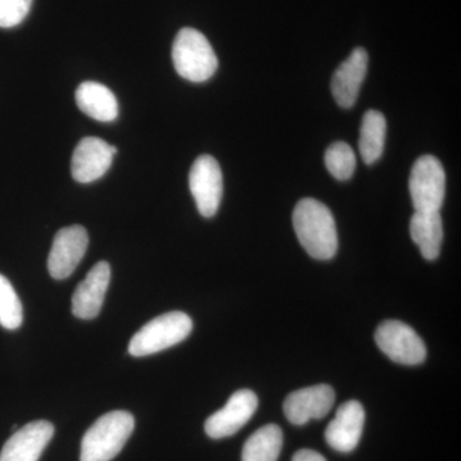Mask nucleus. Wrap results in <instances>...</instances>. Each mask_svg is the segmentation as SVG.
<instances>
[{
	"label": "nucleus",
	"instance_id": "1",
	"mask_svg": "<svg viewBox=\"0 0 461 461\" xmlns=\"http://www.w3.org/2000/svg\"><path fill=\"white\" fill-rule=\"evenodd\" d=\"M293 222L297 239L309 256L318 260H329L336 256L338 230L327 205L312 198L300 200L294 209Z\"/></svg>",
	"mask_w": 461,
	"mask_h": 461
},
{
	"label": "nucleus",
	"instance_id": "2",
	"mask_svg": "<svg viewBox=\"0 0 461 461\" xmlns=\"http://www.w3.org/2000/svg\"><path fill=\"white\" fill-rule=\"evenodd\" d=\"M135 429L131 412L114 411L100 417L85 433L81 461H111L122 451Z\"/></svg>",
	"mask_w": 461,
	"mask_h": 461
},
{
	"label": "nucleus",
	"instance_id": "3",
	"mask_svg": "<svg viewBox=\"0 0 461 461\" xmlns=\"http://www.w3.org/2000/svg\"><path fill=\"white\" fill-rule=\"evenodd\" d=\"M172 59L176 72L191 83H204L218 68V58L211 42L191 27H185L176 36Z\"/></svg>",
	"mask_w": 461,
	"mask_h": 461
},
{
	"label": "nucleus",
	"instance_id": "4",
	"mask_svg": "<svg viewBox=\"0 0 461 461\" xmlns=\"http://www.w3.org/2000/svg\"><path fill=\"white\" fill-rule=\"evenodd\" d=\"M193 330V321L182 312H169L145 324L129 345L132 357H141L159 353L180 344Z\"/></svg>",
	"mask_w": 461,
	"mask_h": 461
},
{
	"label": "nucleus",
	"instance_id": "5",
	"mask_svg": "<svg viewBox=\"0 0 461 461\" xmlns=\"http://www.w3.org/2000/svg\"><path fill=\"white\" fill-rule=\"evenodd\" d=\"M409 191L415 212H439L445 200L446 173L436 157L423 156L414 163Z\"/></svg>",
	"mask_w": 461,
	"mask_h": 461
},
{
	"label": "nucleus",
	"instance_id": "6",
	"mask_svg": "<svg viewBox=\"0 0 461 461\" xmlns=\"http://www.w3.org/2000/svg\"><path fill=\"white\" fill-rule=\"evenodd\" d=\"M378 348L393 362L402 366H418L426 360L427 348L423 339L408 324L400 321H386L375 330Z\"/></svg>",
	"mask_w": 461,
	"mask_h": 461
},
{
	"label": "nucleus",
	"instance_id": "7",
	"mask_svg": "<svg viewBox=\"0 0 461 461\" xmlns=\"http://www.w3.org/2000/svg\"><path fill=\"white\" fill-rule=\"evenodd\" d=\"M189 185L199 213L205 218L214 217L223 195L222 169L217 160L200 156L191 167Z\"/></svg>",
	"mask_w": 461,
	"mask_h": 461
},
{
	"label": "nucleus",
	"instance_id": "8",
	"mask_svg": "<svg viewBox=\"0 0 461 461\" xmlns=\"http://www.w3.org/2000/svg\"><path fill=\"white\" fill-rule=\"evenodd\" d=\"M89 245L87 230L83 226L65 227L57 232L50 258L48 271L54 280H66L81 263Z\"/></svg>",
	"mask_w": 461,
	"mask_h": 461
},
{
	"label": "nucleus",
	"instance_id": "9",
	"mask_svg": "<svg viewBox=\"0 0 461 461\" xmlns=\"http://www.w3.org/2000/svg\"><path fill=\"white\" fill-rule=\"evenodd\" d=\"M257 409L258 396L253 391H236L221 411L206 420L205 433L213 439L233 436L253 418Z\"/></svg>",
	"mask_w": 461,
	"mask_h": 461
},
{
	"label": "nucleus",
	"instance_id": "10",
	"mask_svg": "<svg viewBox=\"0 0 461 461\" xmlns=\"http://www.w3.org/2000/svg\"><path fill=\"white\" fill-rule=\"evenodd\" d=\"M115 154L117 148L102 139H83L72 156V177L80 184L99 180L111 168Z\"/></svg>",
	"mask_w": 461,
	"mask_h": 461
},
{
	"label": "nucleus",
	"instance_id": "11",
	"mask_svg": "<svg viewBox=\"0 0 461 461\" xmlns=\"http://www.w3.org/2000/svg\"><path fill=\"white\" fill-rule=\"evenodd\" d=\"M335 399V391L329 384L302 388L285 400V415L290 423L304 426L309 420L326 417L333 408Z\"/></svg>",
	"mask_w": 461,
	"mask_h": 461
},
{
	"label": "nucleus",
	"instance_id": "12",
	"mask_svg": "<svg viewBox=\"0 0 461 461\" xmlns=\"http://www.w3.org/2000/svg\"><path fill=\"white\" fill-rule=\"evenodd\" d=\"M53 436L54 426L50 421H32L5 442L0 461H38Z\"/></svg>",
	"mask_w": 461,
	"mask_h": 461
},
{
	"label": "nucleus",
	"instance_id": "13",
	"mask_svg": "<svg viewBox=\"0 0 461 461\" xmlns=\"http://www.w3.org/2000/svg\"><path fill=\"white\" fill-rule=\"evenodd\" d=\"M364 423L366 411L362 403L357 400L342 403L324 433L327 444L339 453H351L362 438Z\"/></svg>",
	"mask_w": 461,
	"mask_h": 461
},
{
	"label": "nucleus",
	"instance_id": "14",
	"mask_svg": "<svg viewBox=\"0 0 461 461\" xmlns=\"http://www.w3.org/2000/svg\"><path fill=\"white\" fill-rule=\"evenodd\" d=\"M109 282L111 266L99 262L90 269L84 281L78 284L72 296V313L80 320H94L98 317L104 303Z\"/></svg>",
	"mask_w": 461,
	"mask_h": 461
},
{
	"label": "nucleus",
	"instance_id": "15",
	"mask_svg": "<svg viewBox=\"0 0 461 461\" xmlns=\"http://www.w3.org/2000/svg\"><path fill=\"white\" fill-rule=\"evenodd\" d=\"M368 69V53L357 48L336 69L332 77V94L339 107L351 108L357 103L360 87Z\"/></svg>",
	"mask_w": 461,
	"mask_h": 461
},
{
	"label": "nucleus",
	"instance_id": "16",
	"mask_svg": "<svg viewBox=\"0 0 461 461\" xmlns=\"http://www.w3.org/2000/svg\"><path fill=\"white\" fill-rule=\"evenodd\" d=\"M76 102L85 114L99 122H112L118 117V102L107 86L94 81L83 83L76 90Z\"/></svg>",
	"mask_w": 461,
	"mask_h": 461
},
{
	"label": "nucleus",
	"instance_id": "17",
	"mask_svg": "<svg viewBox=\"0 0 461 461\" xmlns=\"http://www.w3.org/2000/svg\"><path fill=\"white\" fill-rule=\"evenodd\" d=\"M411 235L424 259L436 260L444 240L439 212H415L411 220Z\"/></svg>",
	"mask_w": 461,
	"mask_h": 461
},
{
	"label": "nucleus",
	"instance_id": "18",
	"mask_svg": "<svg viewBox=\"0 0 461 461\" xmlns=\"http://www.w3.org/2000/svg\"><path fill=\"white\" fill-rule=\"evenodd\" d=\"M386 131V118L381 112L371 109L364 114L360 126L359 151L366 165H375L384 154Z\"/></svg>",
	"mask_w": 461,
	"mask_h": 461
},
{
	"label": "nucleus",
	"instance_id": "19",
	"mask_svg": "<svg viewBox=\"0 0 461 461\" xmlns=\"http://www.w3.org/2000/svg\"><path fill=\"white\" fill-rule=\"evenodd\" d=\"M284 433L276 424H267L256 430L242 448V461H277L280 457Z\"/></svg>",
	"mask_w": 461,
	"mask_h": 461
},
{
	"label": "nucleus",
	"instance_id": "20",
	"mask_svg": "<svg viewBox=\"0 0 461 461\" xmlns=\"http://www.w3.org/2000/svg\"><path fill=\"white\" fill-rule=\"evenodd\" d=\"M324 163L336 180L348 181L353 177L357 168V157L348 142L338 141L327 149Z\"/></svg>",
	"mask_w": 461,
	"mask_h": 461
},
{
	"label": "nucleus",
	"instance_id": "21",
	"mask_svg": "<svg viewBox=\"0 0 461 461\" xmlns=\"http://www.w3.org/2000/svg\"><path fill=\"white\" fill-rule=\"evenodd\" d=\"M23 321V303L7 277L0 275V326L14 330L20 329Z\"/></svg>",
	"mask_w": 461,
	"mask_h": 461
},
{
	"label": "nucleus",
	"instance_id": "22",
	"mask_svg": "<svg viewBox=\"0 0 461 461\" xmlns=\"http://www.w3.org/2000/svg\"><path fill=\"white\" fill-rule=\"evenodd\" d=\"M32 5V0H0V27L11 29L23 23Z\"/></svg>",
	"mask_w": 461,
	"mask_h": 461
},
{
	"label": "nucleus",
	"instance_id": "23",
	"mask_svg": "<svg viewBox=\"0 0 461 461\" xmlns=\"http://www.w3.org/2000/svg\"><path fill=\"white\" fill-rule=\"evenodd\" d=\"M293 461H327L317 451L313 450H299L294 455Z\"/></svg>",
	"mask_w": 461,
	"mask_h": 461
}]
</instances>
